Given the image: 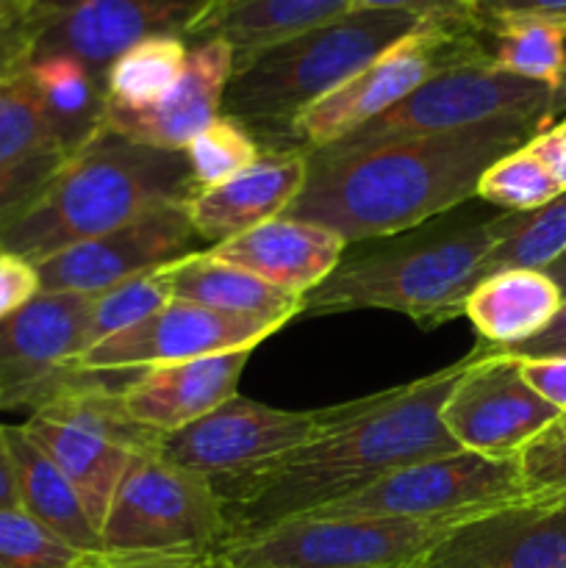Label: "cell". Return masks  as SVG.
Masks as SVG:
<instances>
[{
  "label": "cell",
  "instance_id": "obj_15",
  "mask_svg": "<svg viewBox=\"0 0 566 568\" xmlns=\"http://www.w3.org/2000/svg\"><path fill=\"white\" fill-rule=\"evenodd\" d=\"M558 416L522 381L508 355L488 347L466 355L464 375L442 408L449 438L466 453L492 458H516Z\"/></svg>",
  "mask_w": 566,
  "mask_h": 568
},
{
  "label": "cell",
  "instance_id": "obj_26",
  "mask_svg": "<svg viewBox=\"0 0 566 568\" xmlns=\"http://www.w3.org/2000/svg\"><path fill=\"white\" fill-rule=\"evenodd\" d=\"M6 442L14 466L20 508L78 552H100L103 547L98 527L87 516V508L64 471L33 444L22 425H6Z\"/></svg>",
  "mask_w": 566,
  "mask_h": 568
},
{
  "label": "cell",
  "instance_id": "obj_39",
  "mask_svg": "<svg viewBox=\"0 0 566 568\" xmlns=\"http://www.w3.org/2000/svg\"><path fill=\"white\" fill-rule=\"evenodd\" d=\"M39 292H42V281H39L37 264L0 250V322L31 303Z\"/></svg>",
  "mask_w": 566,
  "mask_h": 568
},
{
  "label": "cell",
  "instance_id": "obj_16",
  "mask_svg": "<svg viewBox=\"0 0 566 568\" xmlns=\"http://www.w3.org/2000/svg\"><path fill=\"white\" fill-rule=\"evenodd\" d=\"M189 203H166L128 225L39 261L42 292L100 294L142 272L200 253Z\"/></svg>",
  "mask_w": 566,
  "mask_h": 568
},
{
  "label": "cell",
  "instance_id": "obj_1",
  "mask_svg": "<svg viewBox=\"0 0 566 568\" xmlns=\"http://www.w3.org/2000/svg\"><path fill=\"white\" fill-rule=\"evenodd\" d=\"M464 369L466 358L408 386L338 405L331 425L281 458L211 480L225 514L222 547L353 497L400 466L461 453L442 408Z\"/></svg>",
  "mask_w": 566,
  "mask_h": 568
},
{
  "label": "cell",
  "instance_id": "obj_10",
  "mask_svg": "<svg viewBox=\"0 0 566 568\" xmlns=\"http://www.w3.org/2000/svg\"><path fill=\"white\" fill-rule=\"evenodd\" d=\"M560 109H566V89L511 75L488 61H472L427 78L394 109L366 122L342 142L358 144L388 136L464 131L497 120H536L555 125L553 120Z\"/></svg>",
  "mask_w": 566,
  "mask_h": 568
},
{
  "label": "cell",
  "instance_id": "obj_24",
  "mask_svg": "<svg viewBox=\"0 0 566 568\" xmlns=\"http://www.w3.org/2000/svg\"><path fill=\"white\" fill-rule=\"evenodd\" d=\"M164 281L172 300L203 305L228 316L270 322L283 327L303 314V297L289 294L239 266L211 258L205 250L164 266Z\"/></svg>",
  "mask_w": 566,
  "mask_h": 568
},
{
  "label": "cell",
  "instance_id": "obj_9",
  "mask_svg": "<svg viewBox=\"0 0 566 568\" xmlns=\"http://www.w3.org/2000/svg\"><path fill=\"white\" fill-rule=\"evenodd\" d=\"M225 514L209 477L170 464L155 447L133 455L109 505L100 547L125 555H216Z\"/></svg>",
  "mask_w": 566,
  "mask_h": 568
},
{
  "label": "cell",
  "instance_id": "obj_45",
  "mask_svg": "<svg viewBox=\"0 0 566 568\" xmlns=\"http://www.w3.org/2000/svg\"><path fill=\"white\" fill-rule=\"evenodd\" d=\"M511 14L566 17V0H477V20Z\"/></svg>",
  "mask_w": 566,
  "mask_h": 568
},
{
  "label": "cell",
  "instance_id": "obj_2",
  "mask_svg": "<svg viewBox=\"0 0 566 568\" xmlns=\"http://www.w3.org/2000/svg\"><path fill=\"white\" fill-rule=\"evenodd\" d=\"M547 128L536 120H497L311 150L303 189L283 216L327 227L347 244L400 236L475 197L494 161Z\"/></svg>",
  "mask_w": 566,
  "mask_h": 568
},
{
  "label": "cell",
  "instance_id": "obj_20",
  "mask_svg": "<svg viewBox=\"0 0 566 568\" xmlns=\"http://www.w3.org/2000/svg\"><path fill=\"white\" fill-rule=\"evenodd\" d=\"M250 353L253 349H236L186 364L142 369L122 388V410L155 436L181 430L236 394Z\"/></svg>",
  "mask_w": 566,
  "mask_h": 568
},
{
  "label": "cell",
  "instance_id": "obj_49",
  "mask_svg": "<svg viewBox=\"0 0 566 568\" xmlns=\"http://www.w3.org/2000/svg\"><path fill=\"white\" fill-rule=\"evenodd\" d=\"M560 128H564V131H566V116H564V120H560Z\"/></svg>",
  "mask_w": 566,
  "mask_h": 568
},
{
  "label": "cell",
  "instance_id": "obj_38",
  "mask_svg": "<svg viewBox=\"0 0 566 568\" xmlns=\"http://www.w3.org/2000/svg\"><path fill=\"white\" fill-rule=\"evenodd\" d=\"M350 11H397L431 22L477 20V0H353Z\"/></svg>",
  "mask_w": 566,
  "mask_h": 568
},
{
  "label": "cell",
  "instance_id": "obj_29",
  "mask_svg": "<svg viewBox=\"0 0 566 568\" xmlns=\"http://www.w3.org/2000/svg\"><path fill=\"white\" fill-rule=\"evenodd\" d=\"M189 44L181 37H150L117 55L103 75L105 100L122 109H144L170 92L186 67Z\"/></svg>",
  "mask_w": 566,
  "mask_h": 568
},
{
  "label": "cell",
  "instance_id": "obj_6",
  "mask_svg": "<svg viewBox=\"0 0 566 568\" xmlns=\"http://www.w3.org/2000/svg\"><path fill=\"white\" fill-rule=\"evenodd\" d=\"M469 516H300L225 544V568H420L433 547Z\"/></svg>",
  "mask_w": 566,
  "mask_h": 568
},
{
  "label": "cell",
  "instance_id": "obj_3",
  "mask_svg": "<svg viewBox=\"0 0 566 568\" xmlns=\"http://www.w3.org/2000/svg\"><path fill=\"white\" fill-rule=\"evenodd\" d=\"M194 194L186 153L131 142L103 125L67 155L42 194L0 231V250L39 264L159 205L189 203Z\"/></svg>",
  "mask_w": 566,
  "mask_h": 568
},
{
  "label": "cell",
  "instance_id": "obj_8",
  "mask_svg": "<svg viewBox=\"0 0 566 568\" xmlns=\"http://www.w3.org/2000/svg\"><path fill=\"white\" fill-rule=\"evenodd\" d=\"M488 61L481 22H422L289 128L294 153L327 148L377 120L442 70Z\"/></svg>",
  "mask_w": 566,
  "mask_h": 568
},
{
  "label": "cell",
  "instance_id": "obj_33",
  "mask_svg": "<svg viewBox=\"0 0 566 568\" xmlns=\"http://www.w3.org/2000/svg\"><path fill=\"white\" fill-rule=\"evenodd\" d=\"M183 153H186L194 186L200 192L253 166L264 155V150L244 122L220 114L194 136V142Z\"/></svg>",
  "mask_w": 566,
  "mask_h": 568
},
{
  "label": "cell",
  "instance_id": "obj_35",
  "mask_svg": "<svg viewBox=\"0 0 566 568\" xmlns=\"http://www.w3.org/2000/svg\"><path fill=\"white\" fill-rule=\"evenodd\" d=\"M81 555L22 508H0V568H75Z\"/></svg>",
  "mask_w": 566,
  "mask_h": 568
},
{
  "label": "cell",
  "instance_id": "obj_30",
  "mask_svg": "<svg viewBox=\"0 0 566 568\" xmlns=\"http://www.w3.org/2000/svg\"><path fill=\"white\" fill-rule=\"evenodd\" d=\"M566 255V192L527 214H514L508 233L481 261L477 281L503 270H547Z\"/></svg>",
  "mask_w": 566,
  "mask_h": 568
},
{
  "label": "cell",
  "instance_id": "obj_5",
  "mask_svg": "<svg viewBox=\"0 0 566 568\" xmlns=\"http://www.w3.org/2000/svg\"><path fill=\"white\" fill-rule=\"evenodd\" d=\"M514 214L481 216L444 227L414 242L386 244L342 264L303 297V314L394 311L422 327H436L464 314V300L477 283L488 250L508 233Z\"/></svg>",
  "mask_w": 566,
  "mask_h": 568
},
{
  "label": "cell",
  "instance_id": "obj_11",
  "mask_svg": "<svg viewBox=\"0 0 566 568\" xmlns=\"http://www.w3.org/2000/svg\"><path fill=\"white\" fill-rule=\"evenodd\" d=\"M92 311L94 294L39 292L0 322V410L33 414L103 377L75 366L89 349Z\"/></svg>",
  "mask_w": 566,
  "mask_h": 568
},
{
  "label": "cell",
  "instance_id": "obj_31",
  "mask_svg": "<svg viewBox=\"0 0 566 568\" xmlns=\"http://www.w3.org/2000/svg\"><path fill=\"white\" fill-rule=\"evenodd\" d=\"M64 153L33 89L28 67L0 81V164Z\"/></svg>",
  "mask_w": 566,
  "mask_h": 568
},
{
  "label": "cell",
  "instance_id": "obj_41",
  "mask_svg": "<svg viewBox=\"0 0 566 568\" xmlns=\"http://www.w3.org/2000/svg\"><path fill=\"white\" fill-rule=\"evenodd\" d=\"M75 568H214V555H125L87 552Z\"/></svg>",
  "mask_w": 566,
  "mask_h": 568
},
{
  "label": "cell",
  "instance_id": "obj_50",
  "mask_svg": "<svg viewBox=\"0 0 566 568\" xmlns=\"http://www.w3.org/2000/svg\"><path fill=\"white\" fill-rule=\"evenodd\" d=\"M214 568H225V566H220V564H216V560H214Z\"/></svg>",
  "mask_w": 566,
  "mask_h": 568
},
{
  "label": "cell",
  "instance_id": "obj_4",
  "mask_svg": "<svg viewBox=\"0 0 566 568\" xmlns=\"http://www.w3.org/2000/svg\"><path fill=\"white\" fill-rule=\"evenodd\" d=\"M422 22L397 11H347L331 22L233 55L222 114L244 122L264 153H294L292 122Z\"/></svg>",
  "mask_w": 566,
  "mask_h": 568
},
{
  "label": "cell",
  "instance_id": "obj_44",
  "mask_svg": "<svg viewBox=\"0 0 566 568\" xmlns=\"http://www.w3.org/2000/svg\"><path fill=\"white\" fill-rule=\"evenodd\" d=\"M527 148H530L533 155L547 166V172L555 178L560 192H566V131L560 128V122L558 125H549L547 131L536 133V136L527 142Z\"/></svg>",
  "mask_w": 566,
  "mask_h": 568
},
{
  "label": "cell",
  "instance_id": "obj_37",
  "mask_svg": "<svg viewBox=\"0 0 566 568\" xmlns=\"http://www.w3.org/2000/svg\"><path fill=\"white\" fill-rule=\"evenodd\" d=\"M516 458L527 494L566 488V414L538 433Z\"/></svg>",
  "mask_w": 566,
  "mask_h": 568
},
{
  "label": "cell",
  "instance_id": "obj_13",
  "mask_svg": "<svg viewBox=\"0 0 566 568\" xmlns=\"http://www.w3.org/2000/svg\"><path fill=\"white\" fill-rule=\"evenodd\" d=\"M209 6L211 0H28L31 59L70 55L103 81L111 61L142 39H186Z\"/></svg>",
  "mask_w": 566,
  "mask_h": 568
},
{
  "label": "cell",
  "instance_id": "obj_43",
  "mask_svg": "<svg viewBox=\"0 0 566 568\" xmlns=\"http://www.w3.org/2000/svg\"><path fill=\"white\" fill-rule=\"evenodd\" d=\"M486 347V344H483ZM494 349V347H488ZM497 353L514 355V358H547V355H558V358H566V300L560 305L558 316L538 333L536 338L525 344H516V347L497 349Z\"/></svg>",
  "mask_w": 566,
  "mask_h": 568
},
{
  "label": "cell",
  "instance_id": "obj_17",
  "mask_svg": "<svg viewBox=\"0 0 566 568\" xmlns=\"http://www.w3.org/2000/svg\"><path fill=\"white\" fill-rule=\"evenodd\" d=\"M281 327L270 322L228 316L203 305L170 300L148 320L103 338L75 361L87 372H139L186 364L211 355L255 349Z\"/></svg>",
  "mask_w": 566,
  "mask_h": 568
},
{
  "label": "cell",
  "instance_id": "obj_21",
  "mask_svg": "<svg viewBox=\"0 0 566 568\" xmlns=\"http://www.w3.org/2000/svg\"><path fill=\"white\" fill-rule=\"evenodd\" d=\"M344 250H347V242L327 227L275 216L242 236L214 244L205 253L283 292L305 297L342 264Z\"/></svg>",
  "mask_w": 566,
  "mask_h": 568
},
{
  "label": "cell",
  "instance_id": "obj_47",
  "mask_svg": "<svg viewBox=\"0 0 566 568\" xmlns=\"http://www.w3.org/2000/svg\"><path fill=\"white\" fill-rule=\"evenodd\" d=\"M28 9V0H0V28L11 26L14 20H20Z\"/></svg>",
  "mask_w": 566,
  "mask_h": 568
},
{
  "label": "cell",
  "instance_id": "obj_40",
  "mask_svg": "<svg viewBox=\"0 0 566 568\" xmlns=\"http://www.w3.org/2000/svg\"><path fill=\"white\" fill-rule=\"evenodd\" d=\"M508 358L516 364L522 381L544 403L553 405L558 414H566V358H558V355H547V358H514V355H508Z\"/></svg>",
  "mask_w": 566,
  "mask_h": 568
},
{
  "label": "cell",
  "instance_id": "obj_14",
  "mask_svg": "<svg viewBox=\"0 0 566 568\" xmlns=\"http://www.w3.org/2000/svg\"><path fill=\"white\" fill-rule=\"evenodd\" d=\"M336 414L338 405L322 410H281L233 394L192 425L159 436L155 453L209 480H225L281 458L331 425Z\"/></svg>",
  "mask_w": 566,
  "mask_h": 568
},
{
  "label": "cell",
  "instance_id": "obj_42",
  "mask_svg": "<svg viewBox=\"0 0 566 568\" xmlns=\"http://www.w3.org/2000/svg\"><path fill=\"white\" fill-rule=\"evenodd\" d=\"M33 55V33L28 26L26 14L14 20L11 26L0 28V81L17 75L31 64Z\"/></svg>",
  "mask_w": 566,
  "mask_h": 568
},
{
  "label": "cell",
  "instance_id": "obj_12",
  "mask_svg": "<svg viewBox=\"0 0 566 568\" xmlns=\"http://www.w3.org/2000/svg\"><path fill=\"white\" fill-rule=\"evenodd\" d=\"M525 494L519 458H492L461 449L400 466L353 497L309 516H475Z\"/></svg>",
  "mask_w": 566,
  "mask_h": 568
},
{
  "label": "cell",
  "instance_id": "obj_25",
  "mask_svg": "<svg viewBox=\"0 0 566 568\" xmlns=\"http://www.w3.org/2000/svg\"><path fill=\"white\" fill-rule=\"evenodd\" d=\"M353 0H211L186 44L222 39L233 55L266 48L281 39L347 14Z\"/></svg>",
  "mask_w": 566,
  "mask_h": 568
},
{
  "label": "cell",
  "instance_id": "obj_32",
  "mask_svg": "<svg viewBox=\"0 0 566 568\" xmlns=\"http://www.w3.org/2000/svg\"><path fill=\"white\" fill-rule=\"evenodd\" d=\"M560 186L549 175L547 166L533 155V150L519 148L514 153L494 161L481 175L475 189V197L486 205H494L508 214H527L542 205L560 197Z\"/></svg>",
  "mask_w": 566,
  "mask_h": 568
},
{
  "label": "cell",
  "instance_id": "obj_34",
  "mask_svg": "<svg viewBox=\"0 0 566 568\" xmlns=\"http://www.w3.org/2000/svg\"><path fill=\"white\" fill-rule=\"evenodd\" d=\"M166 266V264H164ZM164 266L142 272L137 277L117 283L105 292L94 294L92 325H89V347H94L103 338L148 320L159 308L170 303V286L164 281Z\"/></svg>",
  "mask_w": 566,
  "mask_h": 568
},
{
  "label": "cell",
  "instance_id": "obj_28",
  "mask_svg": "<svg viewBox=\"0 0 566 568\" xmlns=\"http://www.w3.org/2000/svg\"><path fill=\"white\" fill-rule=\"evenodd\" d=\"M477 22L488 64L544 87L566 89V17L511 14Z\"/></svg>",
  "mask_w": 566,
  "mask_h": 568
},
{
  "label": "cell",
  "instance_id": "obj_22",
  "mask_svg": "<svg viewBox=\"0 0 566 568\" xmlns=\"http://www.w3.org/2000/svg\"><path fill=\"white\" fill-rule=\"evenodd\" d=\"M309 153H264L239 175L200 189L189 200V216L203 242H228L261 222L283 216L305 183Z\"/></svg>",
  "mask_w": 566,
  "mask_h": 568
},
{
  "label": "cell",
  "instance_id": "obj_48",
  "mask_svg": "<svg viewBox=\"0 0 566 568\" xmlns=\"http://www.w3.org/2000/svg\"><path fill=\"white\" fill-rule=\"evenodd\" d=\"M544 272H547V275L553 277L555 283H558L560 294H564V300H566V255H564V258L555 261L553 266H547V270H544Z\"/></svg>",
  "mask_w": 566,
  "mask_h": 568
},
{
  "label": "cell",
  "instance_id": "obj_46",
  "mask_svg": "<svg viewBox=\"0 0 566 568\" xmlns=\"http://www.w3.org/2000/svg\"><path fill=\"white\" fill-rule=\"evenodd\" d=\"M0 508H20L14 466H11L9 442H6V425H0Z\"/></svg>",
  "mask_w": 566,
  "mask_h": 568
},
{
  "label": "cell",
  "instance_id": "obj_23",
  "mask_svg": "<svg viewBox=\"0 0 566 568\" xmlns=\"http://www.w3.org/2000/svg\"><path fill=\"white\" fill-rule=\"evenodd\" d=\"M564 305L544 270H503L481 277L464 300V316L486 347L508 349L536 338Z\"/></svg>",
  "mask_w": 566,
  "mask_h": 568
},
{
  "label": "cell",
  "instance_id": "obj_27",
  "mask_svg": "<svg viewBox=\"0 0 566 568\" xmlns=\"http://www.w3.org/2000/svg\"><path fill=\"white\" fill-rule=\"evenodd\" d=\"M33 89L64 153H75L103 128V81L70 55H39L28 64Z\"/></svg>",
  "mask_w": 566,
  "mask_h": 568
},
{
  "label": "cell",
  "instance_id": "obj_18",
  "mask_svg": "<svg viewBox=\"0 0 566 568\" xmlns=\"http://www.w3.org/2000/svg\"><path fill=\"white\" fill-rule=\"evenodd\" d=\"M420 568H566V488L458 521Z\"/></svg>",
  "mask_w": 566,
  "mask_h": 568
},
{
  "label": "cell",
  "instance_id": "obj_19",
  "mask_svg": "<svg viewBox=\"0 0 566 568\" xmlns=\"http://www.w3.org/2000/svg\"><path fill=\"white\" fill-rule=\"evenodd\" d=\"M233 72V48L222 39L189 44L186 67L175 87L153 105L122 109L105 100L103 125L131 142L161 150H186L211 120L222 114V98Z\"/></svg>",
  "mask_w": 566,
  "mask_h": 568
},
{
  "label": "cell",
  "instance_id": "obj_7",
  "mask_svg": "<svg viewBox=\"0 0 566 568\" xmlns=\"http://www.w3.org/2000/svg\"><path fill=\"white\" fill-rule=\"evenodd\" d=\"M139 372H103L94 386L67 394L22 422L33 444L72 483L98 532L133 455L159 442L120 405L122 388Z\"/></svg>",
  "mask_w": 566,
  "mask_h": 568
},
{
  "label": "cell",
  "instance_id": "obj_36",
  "mask_svg": "<svg viewBox=\"0 0 566 568\" xmlns=\"http://www.w3.org/2000/svg\"><path fill=\"white\" fill-rule=\"evenodd\" d=\"M67 155L70 153H44L14 164H0V231L42 194Z\"/></svg>",
  "mask_w": 566,
  "mask_h": 568
}]
</instances>
